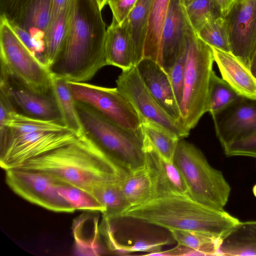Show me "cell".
Wrapping results in <instances>:
<instances>
[{
  "mask_svg": "<svg viewBox=\"0 0 256 256\" xmlns=\"http://www.w3.org/2000/svg\"><path fill=\"white\" fill-rule=\"evenodd\" d=\"M70 130L26 134L12 138L0 150V166L5 171L18 168L28 161L68 144L78 138Z\"/></svg>",
  "mask_w": 256,
  "mask_h": 256,
  "instance_id": "cell-11",
  "label": "cell"
},
{
  "mask_svg": "<svg viewBox=\"0 0 256 256\" xmlns=\"http://www.w3.org/2000/svg\"><path fill=\"white\" fill-rule=\"evenodd\" d=\"M196 34L210 46L231 53L226 23L224 16L208 23Z\"/></svg>",
  "mask_w": 256,
  "mask_h": 256,
  "instance_id": "cell-33",
  "label": "cell"
},
{
  "mask_svg": "<svg viewBox=\"0 0 256 256\" xmlns=\"http://www.w3.org/2000/svg\"><path fill=\"white\" fill-rule=\"evenodd\" d=\"M120 218L171 230H192L221 238L239 220L226 212L202 205L188 194L156 197L128 208Z\"/></svg>",
  "mask_w": 256,
  "mask_h": 256,
  "instance_id": "cell-3",
  "label": "cell"
},
{
  "mask_svg": "<svg viewBox=\"0 0 256 256\" xmlns=\"http://www.w3.org/2000/svg\"><path fill=\"white\" fill-rule=\"evenodd\" d=\"M6 124L9 130L8 138L0 150L4 148L12 138L20 135L38 132L69 130L60 122L31 117L15 110L10 112Z\"/></svg>",
  "mask_w": 256,
  "mask_h": 256,
  "instance_id": "cell-26",
  "label": "cell"
},
{
  "mask_svg": "<svg viewBox=\"0 0 256 256\" xmlns=\"http://www.w3.org/2000/svg\"><path fill=\"white\" fill-rule=\"evenodd\" d=\"M223 148L228 156H244L256 158V132L248 138L230 143Z\"/></svg>",
  "mask_w": 256,
  "mask_h": 256,
  "instance_id": "cell-37",
  "label": "cell"
},
{
  "mask_svg": "<svg viewBox=\"0 0 256 256\" xmlns=\"http://www.w3.org/2000/svg\"><path fill=\"white\" fill-rule=\"evenodd\" d=\"M83 133L114 161L130 174L146 164L144 134L123 128L89 104L75 101Z\"/></svg>",
  "mask_w": 256,
  "mask_h": 256,
  "instance_id": "cell-4",
  "label": "cell"
},
{
  "mask_svg": "<svg viewBox=\"0 0 256 256\" xmlns=\"http://www.w3.org/2000/svg\"><path fill=\"white\" fill-rule=\"evenodd\" d=\"M28 0H0V16L14 23Z\"/></svg>",
  "mask_w": 256,
  "mask_h": 256,
  "instance_id": "cell-39",
  "label": "cell"
},
{
  "mask_svg": "<svg viewBox=\"0 0 256 256\" xmlns=\"http://www.w3.org/2000/svg\"><path fill=\"white\" fill-rule=\"evenodd\" d=\"M185 8L189 22L196 33L208 23L223 16L216 0H192L185 4Z\"/></svg>",
  "mask_w": 256,
  "mask_h": 256,
  "instance_id": "cell-31",
  "label": "cell"
},
{
  "mask_svg": "<svg viewBox=\"0 0 256 256\" xmlns=\"http://www.w3.org/2000/svg\"><path fill=\"white\" fill-rule=\"evenodd\" d=\"M121 180L102 183L96 186L92 192V194L105 208L102 214L104 219L120 218L122 212L130 206L121 188Z\"/></svg>",
  "mask_w": 256,
  "mask_h": 256,
  "instance_id": "cell-27",
  "label": "cell"
},
{
  "mask_svg": "<svg viewBox=\"0 0 256 256\" xmlns=\"http://www.w3.org/2000/svg\"><path fill=\"white\" fill-rule=\"evenodd\" d=\"M219 4L222 14L225 16L231 8L236 0H216Z\"/></svg>",
  "mask_w": 256,
  "mask_h": 256,
  "instance_id": "cell-41",
  "label": "cell"
},
{
  "mask_svg": "<svg viewBox=\"0 0 256 256\" xmlns=\"http://www.w3.org/2000/svg\"><path fill=\"white\" fill-rule=\"evenodd\" d=\"M98 6L102 10L104 7L108 4V0H96Z\"/></svg>",
  "mask_w": 256,
  "mask_h": 256,
  "instance_id": "cell-43",
  "label": "cell"
},
{
  "mask_svg": "<svg viewBox=\"0 0 256 256\" xmlns=\"http://www.w3.org/2000/svg\"><path fill=\"white\" fill-rule=\"evenodd\" d=\"M104 232L106 237L110 248L119 253H128L136 252H148L146 255L156 253L161 251L162 247L169 244L168 241L148 242L138 240L134 244L124 245L119 243L116 239L114 234L108 230H104Z\"/></svg>",
  "mask_w": 256,
  "mask_h": 256,
  "instance_id": "cell-35",
  "label": "cell"
},
{
  "mask_svg": "<svg viewBox=\"0 0 256 256\" xmlns=\"http://www.w3.org/2000/svg\"><path fill=\"white\" fill-rule=\"evenodd\" d=\"M218 255L256 256V221L238 222L220 239Z\"/></svg>",
  "mask_w": 256,
  "mask_h": 256,
  "instance_id": "cell-21",
  "label": "cell"
},
{
  "mask_svg": "<svg viewBox=\"0 0 256 256\" xmlns=\"http://www.w3.org/2000/svg\"><path fill=\"white\" fill-rule=\"evenodd\" d=\"M0 92L6 96L16 111L20 110V113L63 124L52 92L48 94L36 93L19 82L2 68Z\"/></svg>",
  "mask_w": 256,
  "mask_h": 256,
  "instance_id": "cell-14",
  "label": "cell"
},
{
  "mask_svg": "<svg viewBox=\"0 0 256 256\" xmlns=\"http://www.w3.org/2000/svg\"><path fill=\"white\" fill-rule=\"evenodd\" d=\"M116 84L117 89L133 106L142 122L160 126L179 139L188 136L190 130L168 115L150 92L136 66L122 70Z\"/></svg>",
  "mask_w": 256,
  "mask_h": 256,
  "instance_id": "cell-8",
  "label": "cell"
},
{
  "mask_svg": "<svg viewBox=\"0 0 256 256\" xmlns=\"http://www.w3.org/2000/svg\"><path fill=\"white\" fill-rule=\"evenodd\" d=\"M241 96L224 80L218 77L214 70L212 72L208 88L207 112L212 115Z\"/></svg>",
  "mask_w": 256,
  "mask_h": 256,
  "instance_id": "cell-30",
  "label": "cell"
},
{
  "mask_svg": "<svg viewBox=\"0 0 256 256\" xmlns=\"http://www.w3.org/2000/svg\"><path fill=\"white\" fill-rule=\"evenodd\" d=\"M138 0H108L112 18L122 24L135 6Z\"/></svg>",
  "mask_w": 256,
  "mask_h": 256,
  "instance_id": "cell-38",
  "label": "cell"
},
{
  "mask_svg": "<svg viewBox=\"0 0 256 256\" xmlns=\"http://www.w3.org/2000/svg\"><path fill=\"white\" fill-rule=\"evenodd\" d=\"M96 0H71L66 36L48 70L52 76L86 82L107 66L106 30Z\"/></svg>",
  "mask_w": 256,
  "mask_h": 256,
  "instance_id": "cell-1",
  "label": "cell"
},
{
  "mask_svg": "<svg viewBox=\"0 0 256 256\" xmlns=\"http://www.w3.org/2000/svg\"><path fill=\"white\" fill-rule=\"evenodd\" d=\"M144 150L145 166L152 180L154 198L169 194H188L186 184L178 168L174 162L160 154L146 136Z\"/></svg>",
  "mask_w": 256,
  "mask_h": 256,
  "instance_id": "cell-16",
  "label": "cell"
},
{
  "mask_svg": "<svg viewBox=\"0 0 256 256\" xmlns=\"http://www.w3.org/2000/svg\"><path fill=\"white\" fill-rule=\"evenodd\" d=\"M106 53L107 65L118 67L122 70L134 66L128 31L123 23L119 24L114 18L106 29Z\"/></svg>",
  "mask_w": 256,
  "mask_h": 256,
  "instance_id": "cell-20",
  "label": "cell"
},
{
  "mask_svg": "<svg viewBox=\"0 0 256 256\" xmlns=\"http://www.w3.org/2000/svg\"><path fill=\"white\" fill-rule=\"evenodd\" d=\"M212 116L224 148L256 132V99L241 96Z\"/></svg>",
  "mask_w": 256,
  "mask_h": 256,
  "instance_id": "cell-13",
  "label": "cell"
},
{
  "mask_svg": "<svg viewBox=\"0 0 256 256\" xmlns=\"http://www.w3.org/2000/svg\"><path fill=\"white\" fill-rule=\"evenodd\" d=\"M17 168L43 173L91 194L102 184L121 180L130 174L83 132L74 140Z\"/></svg>",
  "mask_w": 256,
  "mask_h": 256,
  "instance_id": "cell-2",
  "label": "cell"
},
{
  "mask_svg": "<svg viewBox=\"0 0 256 256\" xmlns=\"http://www.w3.org/2000/svg\"><path fill=\"white\" fill-rule=\"evenodd\" d=\"M75 101L89 104L113 122L127 130L141 127L142 120L130 102L116 88L68 81Z\"/></svg>",
  "mask_w": 256,
  "mask_h": 256,
  "instance_id": "cell-9",
  "label": "cell"
},
{
  "mask_svg": "<svg viewBox=\"0 0 256 256\" xmlns=\"http://www.w3.org/2000/svg\"><path fill=\"white\" fill-rule=\"evenodd\" d=\"M136 67L148 90L162 108L182 123L180 107L168 73L158 62L148 58H143Z\"/></svg>",
  "mask_w": 256,
  "mask_h": 256,
  "instance_id": "cell-17",
  "label": "cell"
},
{
  "mask_svg": "<svg viewBox=\"0 0 256 256\" xmlns=\"http://www.w3.org/2000/svg\"><path fill=\"white\" fill-rule=\"evenodd\" d=\"M254 194L256 197V184L252 188Z\"/></svg>",
  "mask_w": 256,
  "mask_h": 256,
  "instance_id": "cell-44",
  "label": "cell"
},
{
  "mask_svg": "<svg viewBox=\"0 0 256 256\" xmlns=\"http://www.w3.org/2000/svg\"><path fill=\"white\" fill-rule=\"evenodd\" d=\"M250 70L254 76L256 78V50L252 58L250 65Z\"/></svg>",
  "mask_w": 256,
  "mask_h": 256,
  "instance_id": "cell-42",
  "label": "cell"
},
{
  "mask_svg": "<svg viewBox=\"0 0 256 256\" xmlns=\"http://www.w3.org/2000/svg\"><path fill=\"white\" fill-rule=\"evenodd\" d=\"M120 186L130 206L143 204L154 198L152 180L146 166L122 179Z\"/></svg>",
  "mask_w": 256,
  "mask_h": 256,
  "instance_id": "cell-25",
  "label": "cell"
},
{
  "mask_svg": "<svg viewBox=\"0 0 256 256\" xmlns=\"http://www.w3.org/2000/svg\"><path fill=\"white\" fill-rule=\"evenodd\" d=\"M57 190L66 200L76 210L98 211L103 214L104 208L90 193L66 184H60Z\"/></svg>",
  "mask_w": 256,
  "mask_h": 256,
  "instance_id": "cell-34",
  "label": "cell"
},
{
  "mask_svg": "<svg viewBox=\"0 0 256 256\" xmlns=\"http://www.w3.org/2000/svg\"><path fill=\"white\" fill-rule=\"evenodd\" d=\"M141 126L145 136L158 152L173 162L177 145L180 139L160 126L148 122H142Z\"/></svg>",
  "mask_w": 256,
  "mask_h": 256,
  "instance_id": "cell-32",
  "label": "cell"
},
{
  "mask_svg": "<svg viewBox=\"0 0 256 256\" xmlns=\"http://www.w3.org/2000/svg\"><path fill=\"white\" fill-rule=\"evenodd\" d=\"M186 54V46L185 48L168 73L179 107L184 92Z\"/></svg>",
  "mask_w": 256,
  "mask_h": 256,
  "instance_id": "cell-36",
  "label": "cell"
},
{
  "mask_svg": "<svg viewBox=\"0 0 256 256\" xmlns=\"http://www.w3.org/2000/svg\"><path fill=\"white\" fill-rule=\"evenodd\" d=\"M53 0H28L15 22L32 38L44 40L52 11Z\"/></svg>",
  "mask_w": 256,
  "mask_h": 256,
  "instance_id": "cell-19",
  "label": "cell"
},
{
  "mask_svg": "<svg viewBox=\"0 0 256 256\" xmlns=\"http://www.w3.org/2000/svg\"><path fill=\"white\" fill-rule=\"evenodd\" d=\"M224 17L231 54L250 70L256 50V0H236Z\"/></svg>",
  "mask_w": 256,
  "mask_h": 256,
  "instance_id": "cell-12",
  "label": "cell"
},
{
  "mask_svg": "<svg viewBox=\"0 0 256 256\" xmlns=\"http://www.w3.org/2000/svg\"><path fill=\"white\" fill-rule=\"evenodd\" d=\"M152 2V0H138L122 22L130 38L134 66L144 58L148 19Z\"/></svg>",
  "mask_w": 256,
  "mask_h": 256,
  "instance_id": "cell-22",
  "label": "cell"
},
{
  "mask_svg": "<svg viewBox=\"0 0 256 256\" xmlns=\"http://www.w3.org/2000/svg\"><path fill=\"white\" fill-rule=\"evenodd\" d=\"M71 11V0L68 6L54 20L50 21L46 36V52L44 63L48 68L61 50L64 40Z\"/></svg>",
  "mask_w": 256,
  "mask_h": 256,
  "instance_id": "cell-28",
  "label": "cell"
},
{
  "mask_svg": "<svg viewBox=\"0 0 256 256\" xmlns=\"http://www.w3.org/2000/svg\"><path fill=\"white\" fill-rule=\"evenodd\" d=\"M52 90L63 124L68 129L80 136L83 132L82 128L68 81L52 76Z\"/></svg>",
  "mask_w": 256,
  "mask_h": 256,
  "instance_id": "cell-24",
  "label": "cell"
},
{
  "mask_svg": "<svg viewBox=\"0 0 256 256\" xmlns=\"http://www.w3.org/2000/svg\"><path fill=\"white\" fill-rule=\"evenodd\" d=\"M70 1V0H53L52 11L50 21L56 18L68 6Z\"/></svg>",
  "mask_w": 256,
  "mask_h": 256,
  "instance_id": "cell-40",
  "label": "cell"
},
{
  "mask_svg": "<svg viewBox=\"0 0 256 256\" xmlns=\"http://www.w3.org/2000/svg\"><path fill=\"white\" fill-rule=\"evenodd\" d=\"M173 162L184 179L190 198L210 208L224 210L231 188L222 172L209 164L198 148L180 140Z\"/></svg>",
  "mask_w": 256,
  "mask_h": 256,
  "instance_id": "cell-6",
  "label": "cell"
},
{
  "mask_svg": "<svg viewBox=\"0 0 256 256\" xmlns=\"http://www.w3.org/2000/svg\"><path fill=\"white\" fill-rule=\"evenodd\" d=\"M0 68L30 90L42 94L52 92V76L20 40L4 17L0 20Z\"/></svg>",
  "mask_w": 256,
  "mask_h": 256,
  "instance_id": "cell-7",
  "label": "cell"
},
{
  "mask_svg": "<svg viewBox=\"0 0 256 256\" xmlns=\"http://www.w3.org/2000/svg\"><path fill=\"white\" fill-rule=\"evenodd\" d=\"M178 244L198 252L200 256L218 255L221 238L206 234L192 230H170Z\"/></svg>",
  "mask_w": 256,
  "mask_h": 256,
  "instance_id": "cell-29",
  "label": "cell"
},
{
  "mask_svg": "<svg viewBox=\"0 0 256 256\" xmlns=\"http://www.w3.org/2000/svg\"><path fill=\"white\" fill-rule=\"evenodd\" d=\"M190 24L184 0H170L158 62L167 73L186 48V32Z\"/></svg>",
  "mask_w": 256,
  "mask_h": 256,
  "instance_id": "cell-15",
  "label": "cell"
},
{
  "mask_svg": "<svg viewBox=\"0 0 256 256\" xmlns=\"http://www.w3.org/2000/svg\"><path fill=\"white\" fill-rule=\"evenodd\" d=\"M186 70L180 110L182 124L190 130L207 112L208 85L214 61L212 47L198 36L191 24L186 30Z\"/></svg>",
  "mask_w": 256,
  "mask_h": 256,
  "instance_id": "cell-5",
  "label": "cell"
},
{
  "mask_svg": "<svg viewBox=\"0 0 256 256\" xmlns=\"http://www.w3.org/2000/svg\"><path fill=\"white\" fill-rule=\"evenodd\" d=\"M222 78L240 95L256 99V78L232 54L212 47Z\"/></svg>",
  "mask_w": 256,
  "mask_h": 256,
  "instance_id": "cell-18",
  "label": "cell"
},
{
  "mask_svg": "<svg viewBox=\"0 0 256 256\" xmlns=\"http://www.w3.org/2000/svg\"><path fill=\"white\" fill-rule=\"evenodd\" d=\"M169 3L170 0H152L149 13L144 58L152 59L158 64Z\"/></svg>",
  "mask_w": 256,
  "mask_h": 256,
  "instance_id": "cell-23",
  "label": "cell"
},
{
  "mask_svg": "<svg viewBox=\"0 0 256 256\" xmlns=\"http://www.w3.org/2000/svg\"><path fill=\"white\" fill-rule=\"evenodd\" d=\"M192 0H184V3L187 4L189 2H190L192 1Z\"/></svg>",
  "mask_w": 256,
  "mask_h": 256,
  "instance_id": "cell-45",
  "label": "cell"
},
{
  "mask_svg": "<svg viewBox=\"0 0 256 256\" xmlns=\"http://www.w3.org/2000/svg\"><path fill=\"white\" fill-rule=\"evenodd\" d=\"M6 182L14 192L32 204L56 212L75 210L58 192V185L62 184L46 174L12 168L6 170Z\"/></svg>",
  "mask_w": 256,
  "mask_h": 256,
  "instance_id": "cell-10",
  "label": "cell"
}]
</instances>
